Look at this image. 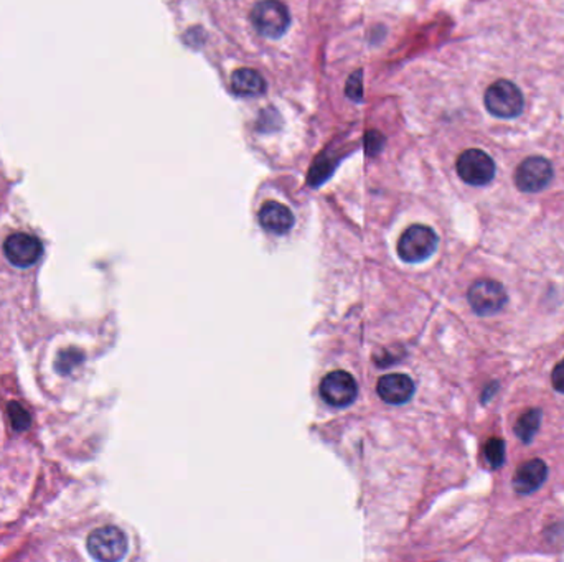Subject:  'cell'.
Wrapping results in <instances>:
<instances>
[{"label":"cell","instance_id":"obj_1","mask_svg":"<svg viewBox=\"0 0 564 562\" xmlns=\"http://www.w3.org/2000/svg\"><path fill=\"white\" fill-rule=\"evenodd\" d=\"M485 108L500 119L518 118L524 108V98L520 88L512 81L500 80L490 84L485 92Z\"/></svg>","mask_w":564,"mask_h":562},{"label":"cell","instance_id":"obj_2","mask_svg":"<svg viewBox=\"0 0 564 562\" xmlns=\"http://www.w3.org/2000/svg\"><path fill=\"white\" fill-rule=\"evenodd\" d=\"M251 23L266 39H281L291 25V12L281 0H261L251 11Z\"/></svg>","mask_w":564,"mask_h":562},{"label":"cell","instance_id":"obj_3","mask_svg":"<svg viewBox=\"0 0 564 562\" xmlns=\"http://www.w3.org/2000/svg\"><path fill=\"white\" fill-rule=\"evenodd\" d=\"M437 234L433 228L413 224L401 234L398 242V254L404 262H421L433 256L437 250Z\"/></svg>","mask_w":564,"mask_h":562},{"label":"cell","instance_id":"obj_4","mask_svg":"<svg viewBox=\"0 0 564 562\" xmlns=\"http://www.w3.org/2000/svg\"><path fill=\"white\" fill-rule=\"evenodd\" d=\"M86 548L96 561H121L128 552V538L116 526H102L91 532Z\"/></svg>","mask_w":564,"mask_h":562},{"label":"cell","instance_id":"obj_5","mask_svg":"<svg viewBox=\"0 0 564 562\" xmlns=\"http://www.w3.org/2000/svg\"><path fill=\"white\" fill-rule=\"evenodd\" d=\"M455 169L459 177L467 185H472V187H484L487 183H490L494 180L495 171H497L492 157L480 149H469L463 152L457 159Z\"/></svg>","mask_w":564,"mask_h":562},{"label":"cell","instance_id":"obj_6","mask_svg":"<svg viewBox=\"0 0 564 562\" xmlns=\"http://www.w3.org/2000/svg\"><path fill=\"white\" fill-rule=\"evenodd\" d=\"M467 299L477 315L489 317L504 309L508 302V294L500 282L480 279L471 285Z\"/></svg>","mask_w":564,"mask_h":562},{"label":"cell","instance_id":"obj_7","mask_svg":"<svg viewBox=\"0 0 564 562\" xmlns=\"http://www.w3.org/2000/svg\"><path fill=\"white\" fill-rule=\"evenodd\" d=\"M553 180V165L543 157H528L522 162L515 173V183L518 190L524 193H538L544 190Z\"/></svg>","mask_w":564,"mask_h":562},{"label":"cell","instance_id":"obj_8","mask_svg":"<svg viewBox=\"0 0 564 562\" xmlns=\"http://www.w3.org/2000/svg\"><path fill=\"white\" fill-rule=\"evenodd\" d=\"M358 394V386L352 374L347 372L329 373L321 382L323 401L335 408L350 406Z\"/></svg>","mask_w":564,"mask_h":562},{"label":"cell","instance_id":"obj_9","mask_svg":"<svg viewBox=\"0 0 564 562\" xmlns=\"http://www.w3.org/2000/svg\"><path fill=\"white\" fill-rule=\"evenodd\" d=\"M4 252L15 268L27 269L39 262L43 254V246L31 234L15 233L7 238V241L4 244Z\"/></svg>","mask_w":564,"mask_h":562},{"label":"cell","instance_id":"obj_10","mask_svg":"<svg viewBox=\"0 0 564 562\" xmlns=\"http://www.w3.org/2000/svg\"><path fill=\"white\" fill-rule=\"evenodd\" d=\"M546 479H548V465L540 459H533V461L522 463L516 469L512 483H514L515 492L518 495H532L543 487Z\"/></svg>","mask_w":564,"mask_h":562},{"label":"cell","instance_id":"obj_11","mask_svg":"<svg viewBox=\"0 0 564 562\" xmlns=\"http://www.w3.org/2000/svg\"><path fill=\"white\" fill-rule=\"evenodd\" d=\"M376 391L384 402L400 406L413 398L414 382L406 374L393 373V374H386L383 378H380V382L376 384Z\"/></svg>","mask_w":564,"mask_h":562},{"label":"cell","instance_id":"obj_12","mask_svg":"<svg viewBox=\"0 0 564 562\" xmlns=\"http://www.w3.org/2000/svg\"><path fill=\"white\" fill-rule=\"evenodd\" d=\"M260 223L266 232L286 234L294 226L293 211L278 201H268L260 210Z\"/></svg>","mask_w":564,"mask_h":562},{"label":"cell","instance_id":"obj_13","mask_svg":"<svg viewBox=\"0 0 564 562\" xmlns=\"http://www.w3.org/2000/svg\"><path fill=\"white\" fill-rule=\"evenodd\" d=\"M232 90L240 98H256L266 92V81L258 71L240 68L232 75Z\"/></svg>","mask_w":564,"mask_h":562},{"label":"cell","instance_id":"obj_14","mask_svg":"<svg viewBox=\"0 0 564 562\" xmlns=\"http://www.w3.org/2000/svg\"><path fill=\"white\" fill-rule=\"evenodd\" d=\"M540 426H542V409L533 408L518 417V421L515 424V434L520 441L530 443L540 431Z\"/></svg>","mask_w":564,"mask_h":562},{"label":"cell","instance_id":"obj_15","mask_svg":"<svg viewBox=\"0 0 564 562\" xmlns=\"http://www.w3.org/2000/svg\"><path fill=\"white\" fill-rule=\"evenodd\" d=\"M505 452H507V447H505L504 439L492 437V439H489V441L485 442V463H487L492 470H498V469L504 465Z\"/></svg>","mask_w":564,"mask_h":562},{"label":"cell","instance_id":"obj_16","mask_svg":"<svg viewBox=\"0 0 564 562\" xmlns=\"http://www.w3.org/2000/svg\"><path fill=\"white\" fill-rule=\"evenodd\" d=\"M9 417H11L12 427L17 432L27 431L31 426V414L25 411L19 402L9 404Z\"/></svg>","mask_w":564,"mask_h":562},{"label":"cell","instance_id":"obj_17","mask_svg":"<svg viewBox=\"0 0 564 562\" xmlns=\"http://www.w3.org/2000/svg\"><path fill=\"white\" fill-rule=\"evenodd\" d=\"M81 360L80 353H76V350H68V352H63L58 355L57 358V370L61 374H66L71 372V368H75L78 362Z\"/></svg>","mask_w":564,"mask_h":562},{"label":"cell","instance_id":"obj_18","mask_svg":"<svg viewBox=\"0 0 564 562\" xmlns=\"http://www.w3.org/2000/svg\"><path fill=\"white\" fill-rule=\"evenodd\" d=\"M347 96L353 101L362 100L363 86H362V71H355L350 80L347 83Z\"/></svg>","mask_w":564,"mask_h":562},{"label":"cell","instance_id":"obj_19","mask_svg":"<svg viewBox=\"0 0 564 562\" xmlns=\"http://www.w3.org/2000/svg\"><path fill=\"white\" fill-rule=\"evenodd\" d=\"M551 384L556 391L564 394V358L554 366L551 373Z\"/></svg>","mask_w":564,"mask_h":562}]
</instances>
